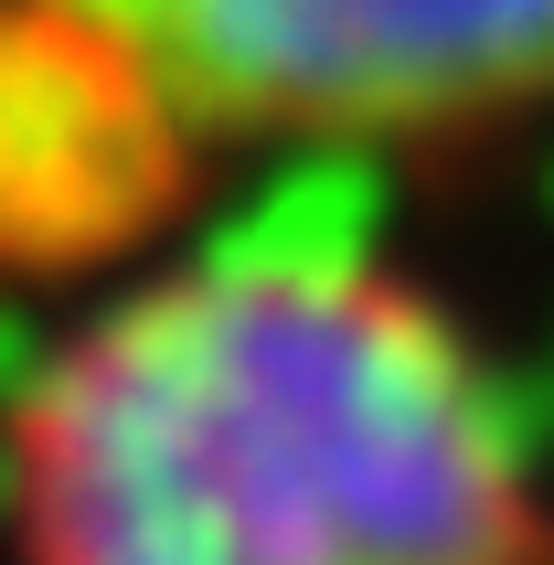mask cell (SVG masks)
Masks as SVG:
<instances>
[{
    "instance_id": "obj_1",
    "label": "cell",
    "mask_w": 554,
    "mask_h": 565,
    "mask_svg": "<svg viewBox=\"0 0 554 565\" xmlns=\"http://www.w3.org/2000/svg\"><path fill=\"white\" fill-rule=\"evenodd\" d=\"M0 470L22 565H554L501 363L331 171L64 331Z\"/></svg>"
},
{
    "instance_id": "obj_2",
    "label": "cell",
    "mask_w": 554,
    "mask_h": 565,
    "mask_svg": "<svg viewBox=\"0 0 554 565\" xmlns=\"http://www.w3.org/2000/svg\"><path fill=\"white\" fill-rule=\"evenodd\" d=\"M299 171L554 118V0H0V139Z\"/></svg>"
}]
</instances>
